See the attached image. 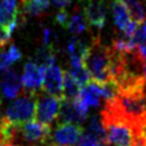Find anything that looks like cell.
<instances>
[{"label": "cell", "mask_w": 146, "mask_h": 146, "mask_svg": "<svg viewBox=\"0 0 146 146\" xmlns=\"http://www.w3.org/2000/svg\"><path fill=\"white\" fill-rule=\"evenodd\" d=\"M50 2L54 5V7L58 9H65L71 5L72 0H50Z\"/></svg>", "instance_id": "29"}, {"label": "cell", "mask_w": 146, "mask_h": 146, "mask_svg": "<svg viewBox=\"0 0 146 146\" xmlns=\"http://www.w3.org/2000/svg\"><path fill=\"white\" fill-rule=\"evenodd\" d=\"M111 9H112V15H113L115 26L123 32L132 21L130 18V15L128 13V9L124 2L122 0H114L111 5Z\"/></svg>", "instance_id": "14"}, {"label": "cell", "mask_w": 146, "mask_h": 146, "mask_svg": "<svg viewBox=\"0 0 146 146\" xmlns=\"http://www.w3.org/2000/svg\"><path fill=\"white\" fill-rule=\"evenodd\" d=\"M66 49H67V52L70 55V57L72 58H80L84 62V58H86V55H87V51H88V46L84 44L80 39L75 38V36H72L67 44H66Z\"/></svg>", "instance_id": "21"}, {"label": "cell", "mask_w": 146, "mask_h": 146, "mask_svg": "<svg viewBox=\"0 0 146 146\" xmlns=\"http://www.w3.org/2000/svg\"><path fill=\"white\" fill-rule=\"evenodd\" d=\"M51 128L48 124L41 123L39 121H26L18 124L17 129V141H24L30 144V146H48L50 145Z\"/></svg>", "instance_id": "4"}, {"label": "cell", "mask_w": 146, "mask_h": 146, "mask_svg": "<svg viewBox=\"0 0 146 146\" xmlns=\"http://www.w3.org/2000/svg\"><path fill=\"white\" fill-rule=\"evenodd\" d=\"M143 130H144V135H145V137H146V121L144 122V125H143Z\"/></svg>", "instance_id": "32"}, {"label": "cell", "mask_w": 146, "mask_h": 146, "mask_svg": "<svg viewBox=\"0 0 146 146\" xmlns=\"http://www.w3.org/2000/svg\"><path fill=\"white\" fill-rule=\"evenodd\" d=\"M50 5V0H25L23 11L31 16L42 15Z\"/></svg>", "instance_id": "22"}, {"label": "cell", "mask_w": 146, "mask_h": 146, "mask_svg": "<svg viewBox=\"0 0 146 146\" xmlns=\"http://www.w3.org/2000/svg\"><path fill=\"white\" fill-rule=\"evenodd\" d=\"M25 0H0V26L11 33L19 24Z\"/></svg>", "instance_id": "8"}, {"label": "cell", "mask_w": 146, "mask_h": 146, "mask_svg": "<svg viewBox=\"0 0 146 146\" xmlns=\"http://www.w3.org/2000/svg\"><path fill=\"white\" fill-rule=\"evenodd\" d=\"M141 71H143V75L146 80V64H141Z\"/></svg>", "instance_id": "30"}, {"label": "cell", "mask_w": 146, "mask_h": 146, "mask_svg": "<svg viewBox=\"0 0 146 146\" xmlns=\"http://www.w3.org/2000/svg\"><path fill=\"white\" fill-rule=\"evenodd\" d=\"M10 39H11V32L8 31L6 27L0 26V48H3L6 44H8Z\"/></svg>", "instance_id": "28"}, {"label": "cell", "mask_w": 146, "mask_h": 146, "mask_svg": "<svg viewBox=\"0 0 146 146\" xmlns=\"http://www.w3.org/2000/svg\"><path fill=\"white\" fill-rule=\"evenodd\" d=\"M46 68L39 66L33 60H29L25 63L23 73H22V84L25 92L36 94V91L42 88L43 79H44Z\"/></svg>", "instance_id": "9"}, {"label": "cell", "mask_w": 146, "mask_h": 146, "mask_svg": "<svg viewBox=\"0 0 146 146\" xmlns=\"http://www.w3.org/2000/svg\"><path fill=\"white\" fill-rule=\"evenodd\" d=\"M68 19H70V14L65 10V9H59L58 13L56 14L55 16V21L56 23H58L62 27L66 29L67 26V23H68Z\"/></svg>", "instance_id": "26"}, {"label": "cell", "mask_w": 146, "mask_h": 146, "mask_svg": "<svg viewBox=\"0 0 146 146\" xmlns=\"http://www.w3.org/2000/svg\"><path fill=\"white\" fill-rule=\"evenodd\" d=\"M48 146H54V145H48Z\"/></svg>", "instance_id": "34"}, {"label": "cell", "mask_w": 146, "mask_h": 146, "mask_svg": "<svg viewBox=\"0 0 146 146\" xmlns=\"http://www.w3.org/2000/svg\"><path fill=\"white\" fill-rule=\"evenodd\" d=\"M60 98L50 96L48 94L41 95L36 99L35 116L36 120L41 123L51 125L59 115Z\"/></svg>", "instance_id": "7"}, {"label": "cell", "mask_w": 146, "mask_h": 146, "mask_svg": "<svg viewBox=\"0 0 146 146\" xmlns=\"http://www.w3.org/2000/svg\"><path fill=\"white\" fill-rule=\"evenodd\" d=\"M0 146H19L16 144H0Z\"/></svg>", "instance_id": "31"}, {"label": "cell", "mask_w": 146, "mask_h": 146, "mask_svg": "<svg viewBox=\"0 0 146 146\" xmlns=\"http://www.w3.org/2000/svg\"><path fill=\"white\" fill-rule=\"evenodd\" d=\"M22 58V51L15 46L10 44L6 51H0V72H5L10 67L11 64L18 62Z\"/></svg>", "instance_id": "18"}, {"label": "cell", "mask_w": 146, "mask_h": 146, "mask_svg": "<svg viewBox=\"0 0 146 146\" xmlns=\"http://www.w3.org/2000/svg\"><path fill=\"white\" fill-rule=\"evenodd\" d=\"M42 40H43V46L54 48L55 34L52 33L51 30H49V29H43V36H42ZM54 49H55V48H54Z\"/></svg>", "instance_id": "27"}, {"label": "cell", "mask_w": 146, "mask_h": 146, "mask_svg": "<svg viewBox=\"0 0 146 146\" xmlns=\"http://www.w3.org/2000/svg\"><path fill=\"white\" fill-rule=\"evenodd\" d=\"M130 40H131L136 46L146 42V21L138 25L137 30L135 31V33L132 34V36L130 38Z\"/></svg>", "instance_id": "23"}, {"label": "cell", "mask_w": 146, "mask_h": 146, "mask_svg": "<svg viewBox=\"0 0 146 146\" xmlns=\"http://www.w3.org/2000/svg\"><path fill=\"white\" fill-rule=\"evenodd\" d=\"M76 98L88 108L99 107L102 103H105L102 83H98L96 81H90L89 83H87L81 88L80 94Z\"/></svg>", "instance_id": "12"}, {"label": "cell", "mask_w": 146, "mask_h": 146, "mask_svg": "<svg viewBox=\"0 0 146 146\" xmlns=\"http://www.w3.org/2000/svg\"><path fill=\"white\" fill-rule=\"evenodd\" d=\"M133 57L140 64H146V42L138 44L133 51Z\"/></svg>", "instance_id": "25"}, {"label": "cell", "mask_w": 146, "mask_h": 146, "mask_svg": "<svg viewBox=\"0 0 146 146\" xmlns=\"http://www.w3.org/2000/svg\"><path fill=\"white\" fill-rule=\"evenodd\" d=\"M83 3V15L87 23L102 30L106 22V8L102 0H82Z\"/></svg>", "instance_id": "11"}, {"label": "cell", "mask_w": 146, "mask_h": 146, "mask_svg": "<svg viewBox=\"0 0 146 146\" xmlns=\"http://www.w3.org/2000/svg\"><path fill=\"white\" fill-rule=\"evenodd\" d=\"M127 56L125 54L116 52L111 44H105L99 36H95L90 46H88L84 65L94 81L105 83L113 81Z\"/></svg>", "instance_id": "1"}, {"label": "cell", "mask_w": 146, "mask_h": 146, "mask_svg": "<svg viewBox=\"0 0 146 146\" xmlns=\"http://www.w3.org/2000/svg\"><path fill=\"white\" fill-rule=\"evenodd\" d=\"M100 116L106 129V145L146 146L143 125L136 124L103 106Z\"/></svg>", "instance_id": "2"}, {"label": "cell", "mask_w": 146, "mask_h": 146, "mask_svg": "<svg viewBox=\"0 0 146 146\" xmlns=\"http://www.w3.org/2000/svg\"><path fill=\"white\" fill-rule=\"evenodd\" d=\"M87 24L88 23H87L84 15L81 11L75 10V13L73 15H70V19H68L66 30H68L70 33H72L73 35H78L87 30Z\"/></svg>", "instance_id": "19"}, {"label": "cell", "mask_w": 146, "mask_h": 146, "mask_svg": "<svg viewBox=\"0 0 146 146\" xmlns=\"http://www.w3.org/2000/svg\"><path fill=\"white\" fill-rule=\"evenodd\" d=\"M0 106H1V100H0Z\"/></svg>", "instance_id": "33"}, {"label": "cell", "mask_w": 146, "mask_h": 146, "mask_svg": "<svg viewBox=\"0 0 146 146\" xmlns=\"http://www.w3.org/2000/svg\"><path fill=\"white\" fill-rule=\"evenodd\" d=\"M128 9L130 18L138 24L146 21V11L139 0H122Z\"/></svg>", "instance_id": "20"}, {"label": "cell", "mask_w": 146, "mask_h": 146, "mask_svg": "<svg viewBox=\"0 0 146 146\" xmlns=\"http://www.w3.org/2000/svg\"><path fill=\"white\" fill-rule=\"evenodd\" d=\"M23 88L22 79L17 71L14 68H7L2 72L1 78V94L7 99H15L18 97Z\"/></svg>", "instance_id": "13"}, {"label": "cell", "mask_w": 146, "mask_h": 146, "mask_svg": "<svg viewBox=\"0 0 146 146\" xmlns=\"http://www.w3.org/2000/svg\"><path fill=\"white\" fill-rule=\"evenodd\" d=\"M88 113H89V108L84 106L78 98L75 99L60 98L58 119L62 122L82 124L88 120Z\"/></svg>", "instance_id": "6"}, {"label": "cell", "mask_w": 146, "mask_h": 146, "mask_svg": "<svg viewBox=\"0 0 146 146\" xmlns=\"http://www.w3.org/2000/svg\"><path fill=\"white\" fill-rule=\"evenodd\" d=\"M74 146H105V144L95 139L94 137H91L86 132V133H82V136L80 137V139Z\"/></svg>", "instance_id": "24"}, {"label": "cell", "mask_w": 146, "mask_h": 146, "mask_svg": "<svg viewBox=\"0 0 146 146\" xmlns=\"http://www.w3.org/2000/svg\"><path fill=\"white\" fill-rule=\"evenodd\" d=\"M87 133L106 145V129L100 114H92L88 119Z\"/></svg>", "instance_id": "15"}, {"label": "cell", "mask_w": 146, "mask_h": 146, "mask_svg": "<svg viewBox=\"0 0 146 146\" xmlns=\"http://www.w3.org/2000/svg\"><path fill=\"white\" fill-rule=\"evenodd\" d=\"M81 90V86L79 82L72 76V74L68 71L64 72V79H63V98L67 99H75Z\"/></svg>", "instance_id": "17"}, {"label": "cell", "mask_w": 146, "mask_h": 146, "mask_svg": "<svg viewBox=\"0 0 146 146\" xmlns=\"http://www.w3.org/2000/svg\"><path fill=\"white\" fill-rule=\"evenodd\" d=\"M63 79L64 72L58 65H51L46 68L42 90L54 97L63 98Z\"/></svg>", "instance_id": "10"}, {"label": "cell", "mask_w": 146, "mask_h": 146, "mask_svg": "<svg viewBox=\"0 0 146 146\" xmlns=\"http://www.w3.org/2000/svg\"><path fill=\"white\" fill-rule=\"evenodd\" d=\"M55 59H56V54H55V49L47 47V46H42L41 48H39L35 54H34V63L38 64L41 67L48 68L51 65L55 64Z\"/></svg>", "instance_id": "16"}, {"label": "cell", "mask_w": 146, "mask_h": 146, "mask_svg": "<svg viewBox=\"0 0 146 146\" xmlns=\"http://www.w3.org/2000/svg\"><path fill=\"white\" fill-rule=\"evenodd\" d=\"M36 94L26 92L25 95L15 98L6 108L5 117L14 124H22L30 121L35 115Z\"/></svg>", "instance_id": "3"}, {"label": "cell", "mask_w": 146, "mask_h": 146, "mask_svg": "<svg viewBox=\"0 0 146 146\" xmlns=\"http://www.w3.org/2000/svg\"><path fill=\"white\" fill-rule=\"evenodd\" d=\"M84 129L82 124L60 122L54 130H51L50 145L54 146H74L80 137L82 136Z\"/></svg>", "instance_id": "5"}]
</instances>
